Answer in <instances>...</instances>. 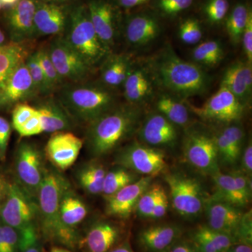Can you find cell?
<instances>
[{"instance_id": "6da1fadb", "label": "cell", "mask_w": 252, "mask_h": 252, "mask_svg": "<svg viewBox=\"0 0 252 252\" xmlns=\"http://www.w3.org/2000/svg\"><path fill=\"white\" fill-rule=\"evenodd\" d=\"M149 70L162 87L182 97L204 94L210 77L198 64L180 59L171 47L162 50L151 61Z\"/></svg>"}, {"instance_id": "836d02e7", "label": "cell", "mask_w": 252, "mask_h": 252, "mask_svg": "<svg viewBox=\"0 0 252 252\" xmlns=\"http://www.w3.org/2000/svg\"><path fill=\"white\" fill-rule=\"evenodd\" d=\"M224 56L223 48L217 41H207L201 43L193 49V59L198 64L213 67L222 61Z\"/></svg>"}, {"instance_id": "8d00e7d4", "label": "cell", "mask_w": 252, "mask_h": 252, "mask_svg": "<svg viewBox=\"0 0 252 252\" xmlns=\"http://www.w3.org/2000/svg\"><path fill=\"white\" fill-rule=\"evenodd\" d=\"M194 233L205 238L220 252L229 250L235 241L232 235L212 229L208 225L198 227Z\"/></svg>"}, {"instance_id": "816d5d0a", "label": "cell", "mask_w": 252, "mask_h": 252, "mask_svg": "<svg viewBox=\"0 0 252 252\" xmlns=\"http://www.w3.org/2000/svg\"><path fill=\"white\" fill-rule=\"evenodd\" d=\"M168 203L167 194L165 191H163L158 200L157 205L154 207L153 211L151 213L149 218L160 219L165 216L168 209Z\"/></svg>"}, {"instance_id": "2e32d148", "label": "cell", "mask_w": 252, "mask_h": 252, "mask_svg": "<svg viewBox=\"0 0 252 252\" xmlns=\"http://www.w3.org/2000/svg\"><path fill=\"white\" fill-rule=\"evenodd\" d=\"M152 177L144 176L117 193L105 197L106 212L109 216L127 218L135 209L142 194L152 183Z\"/></svg>"}, {"instance_id": "003e7915", "label": "cell", "mask_w": 252, "mask_h": 252, "mask_svg": "<svg viewBox=\"0 0 252 252\" xmlns=\"http://www.w3.org/2000/svg\"><path fill=\"white\" fill-rule=\"evenodd\" d=\"M2 4H1V3L0 2V10H1V8H2Z\"/></svg>"}, {"instance_id": "e7e4bbea", "label": "cell", "mask_w": 252, "mask_h": 252, "mask_svg": "<svg viewBox=\"0 0 252 252\" xmlns=\"http://www.w3.org/2000/svg\"><path fill=\"white\" fill-rule=\"evenodd\" d=\"M4 41H5V36L4 34H3L2 32L0 31V47L1 46H4Z\"/></svg>"}, {"instance_id": "74e56055", "label": "cell", "mask_w": 252, "mask_h": 252, "mask_svg": "<svg viewBox=\"0 0 252 252\" xmlns=\"http://www.w3.org/2000/svg\"><path fill=\"white\" fill-rule=\"evenodd\" d=\"M25 63L29 70L36 94H46L52 92L48 84L45 74L36 58L35 52L28 56Z\"/></svg>"}, {"instance_id": "7bdbcfd3", "label": "cell", "mask_w": 252, "mask_h": 252, "mask_svg": "<svg viewBox=\"0 0 252 252\" xmlns=\"http://www.w3.org/2000/svg\"><path fill=\"white\" fill-rule=\"evenodd\" d=\"M229 9L228 0H209L205 11L207 19L212 23H219L224 19Z\"/></svg>"}, {"instance_id": "5b68a950", "label": "cell", "mask_w": 252, "mask_h": 252, "mask_svg": "<svg viewBox=\"0 0 252 252\" xmlns=\"http://www.w3.org/2000/svg\"><path fill=\"white\" fill-rule=\"evenodd\" d=\"M34 199L18 183L8 184L0 205V220L17 230L21 250L38 241L39 208Z\"/></svg>"}, {"instance_id": "91938a15", "label": "cell", "mask_w": 252, "mask_h": 252, "mask_svg": "<svg viewBox=\"0 0 252 252\" xmlns=\"http://www.w3.org/2000/svg\"><path fill=\"white\" fill-rule=\"evenodd\" d=\"M233 252H252L251 245H246V244H242L239 245L234 249L232 250Z\"/></svg>"}, {"instance_id": "277c9868", "label": "cell", "mask_w": 252, "mask_h": 252, "mask_svg": "<svg viewBox=\"0 0 252 252\" xmlns=\"http://www.w3.org/2000/svg\"><path fill=\"white\" fill-rule=\"evenodd\" d=\"M110 88L94 84H76L62 88L58 99L75 122L91 124L115 107Z\"/></svg>"}, {"instance_id": "94428289", "label": "cell", "mask_w": 252, "mask_h": 252, "mask_svg": "<svg viewBox=\"0 0 252 252\" xmlns=\"http://www.w3.org/2000/svg\"><path fill=\"white\" fill-rule=\"evenodd\" d=\"M18 0H0L2 6H14L17 3Z\"/></svg>"}, {"instance_id": "c3c4849f", "label": "cell", "mask_w": 252, "mask_h": 252, "mask_svg": "<svg viewBox=\"0 0 252 252\" xmlns=\"http://www.w3.org/2000/svg\"><path fill=\"white\" fill-rule=\"evenodd\" d=\"M238 238L243 240L244 244L250 245L252 243V213L248 212L243 215L236 234Z\"/></svg>"}, {"instance_id": "d4e9b609", "label": "cell", "mask_w": 252, "mask_h": 252, "mask_svg": "<svg viewBox=\"0 0 252 252\" xmlns=\"http://www.w3.org/2000/svg\"><path fill=\"white\" fill-rule=\"evenodd\" d=\"M86 203L72 188L64 192L60 203V220L68 233L80 240L77 226L88 215Z\"/></svg>"}, {"instance_id": "6f0895ef", "label": "cell", "mask_w": 252, "mask_h": 252, "mask_svg": "<svg viewBox=\"0 0 252 252\" xmlns=\"http://www.w3.org/2000/svg\"><path fill=\"white\" fill-rule=\"evenodd\" d=\"M7 186L8 183H6L4 179L0 176V205L2 203L5 195H6Z\"/></svg>"}, {"instance_id": "db71d44e", "label": "cell", "mask_w": 252, "mask_h": 252, "mask_svg": "<svg viewBox=\"0 0 252 252\" xmlns=\"http://www.w3.org/2000/svg\"><path fill=\"white\" fill-rule=\"evenodd\" d=\"M118 3L122 7L126 9L135 7L144 3L147 2L149 0H117Z\"/></svg>"}, {"instance_id": "3957f363", "label": "cell", "mask_w": 252, "mask_h": 252, "mask_svg": "<svg viewBox=\"0 0 252 252\" xmlns=\"http://www.w3.org/2000/svg\"><path fill=\"white\" fill-rule=\"evenodd\" d=\"M69 181L56 169L46 167L37 194L39 219L43 236L52 243L74 249L80 243L63 228L60 220V203L64 192L70 188Z\"/></svg>"}, {"instance_id": "f35d334b", "label": "cell", "mask_w": 252, "mask_h": 252, "mask_svg": "<svg viewBox=\"0 0 252 252\" xmlns=\"http://www.w3.org/2000/svg\"><path fill=\"white\" fill-rule=\"evenodd\" d=\"M165 189L160 185H151L141 195L135 209L141 217H149Z\"/></svg>"}, {"instance_id": "7a4b0ae2", "label": "cell", "mask_w": 252, "mask_h": 252, "mask_svg": "<svg viewBox=\"0 0 252 252\" xmlns=\"http://www.w3.org/2000/svg\"><path fill=\"white\" fill-rule=\"evenodd\" d=\"M137 106L114 107L88 125L86 143L94 157L107 155L130 137L140 127Z\"/></svg>"}, {"instance_id": "5bb4252c", "label": "cell", "mask_w": 252, "mask_h": 252, "mask_svg": "<svg viewBox=\"0 0 252 252\" xmlns=\"http://www.w3.org/2000/svg\"><path fill=\"white\" fill-rule=\"evenodd\" d=\"M208 226L235 238L243 214L238 207L227 203L216 195L205 200Z\"/></svg>"}, {"instance_id": "b9f144b4", "label": "cell", "mask_w": 252, "mask_h": 252, "mask_svg": "<svg viewBox=\"0 0 252 252\" xmlns=\"http://www.w3.org/2000/svg\"><path fill=\"white\" fill-rule=\"evenodd\" d=\"M38 61L42 68L43 72L45 74L48 84L51 91L57 88L60 84H62L63 79L60 77L59 73L56 71L52 61L50 59L47 49H40L35 52Z\"/></svg>"}, {"instance_id": "603a6c76", "label": "cell", "mask_w": 252, "mask_h": 252, "mask_svg": "<svg viewBox=\"0 0 252 252\" xmlns=\"http://www.w3.org/2000/svg\"><path fill=\"white\" fill-rule=\"evenodd\" d=\"M220 86L226 88L242 103H246L252 95V64L241 61L233 63L225 70Z\"/></svg>"}, {"instance_id": "4dcf8cb0", "label": "cell", "mask_w": 252, "mask_h": 252, "mask_svg": "<svg viewBox=\"0 0 252 252\" xmlns=\"http://www.w3.org/2000/svg\"><path fill=\"white\" fill-rule=\"evenodd\" d=\"M27 57L26 50L18 44L0 47V95L14 69Z\"/></svg>"}, {"instance_id": "ee69618b", "label": "cell", "mask_w": 252, "mask_h": 252, "mask_svg": "<svg viewBox=\"0 0 252 252\" xmlns=\"http://www.w3.org/2000/svg\"><path fill=\"white\" fill-rule=\"evenodd\" d=\"M36 113L35 107H31L25 103L18 104L12 113V124L15 130L17 131Z\"/></svg>"}, {"instance_id": "9f6ffc18", "label": "cell", "mask_w": 252, "mask_h": 252, "mask_svg": "<svg viewBox=\"0 0 252 252\" xmlns=\"http://www.w3.org/2000/svg\"><path fill=\"white\" fill-rule=\"evenodd\" d=\"M109 252H134L131 249L130 245L126 242V243L119 245L117 248L112 249Z\"/></svg>"}, {"instance_id": "7c38bea8", "label": "cell", "mask_w": 252, "mask_h": 252, "mask_svg": "<svg viewBox=\"0 0 252 252\" xmlns=\"http://www.w3.org/2000/svg\"><path fill=\"white\" fill-rule=\"evenodd\" d=\"M195 114L210 122L230 123L238 121L243 114L244 104L223 86L211 96L201 107L190 104Z\"/></svg>"}, {"instance_id": "1f68e13d", "label": "cell", "mask_w": 252, "mask_h": 252, "mask_svg": "<svg viewBox=\"0 0 252 252\" xmlns=\"http://www.w3.org/2000/svg\"><path fill=\"white\" fill-rule=\"evenodd\" d=\"M157 108L158 112L164 116L174 125H188L190 117L187 106L175 97L163 94L158 98Z\"/></svg>"}, {"instance_id": "7402d4cb", "label": "cell", "mask_w": 252, "mask_h": 252, "mask_svg": "<svg viewBox=\"0 0 252 252\" xmlns=\"http://www.w3.org/2000/svg\"><path fill=\"white\" fill-rule=\"evenodd\" d=\"M36 94L26 63L20 64L10 76L1 95L0 105H8L31 98Z\"/></svg>"}, {"instance_id": "03108f58", "label": "cell", "mask_w": 252, "mask_h": 252, "mask_svg": "<svg viewBox=\"0 0 252 252\" xmlns=\"http://www.w3.org/2000/svg\"><path fill=\"white\" fill-rule=\"evenodd\" d=\"M223 252H233V251H232L231 249H229V250H225V251Z\"/></svg>"}, {"instance_id": "ab89813d", "label": "cell", "mask_w": 252, "mask_h": 252, "mask_svg": "<svg viewBox=\"0 0 252 252\" xmlns=\"http://www.w3.org/2000/svg\"><path fill=\"white\" fill-rule=\"evenodd\" d=\"M179 36L181 40L189 45H193L201 40L203 31L198 20L187 18L181 23Z\"/></svg>"}, {"instance_id": "bcb514c9", "label": "cell", "mask_w": 252, "mask_h": 252, "mask_svg": "<svg viewBox=\"0 0 252 252\" xmlns=\"http://www.w3.org/2000/svg\"><path fill=\"white\" fill-rule=\"evenodd\" d=\"M17 132L23 137L39 135L44 132L37 110L32 117H31L24 125L18 129Z\"/></svg>"}, {"instance_id": "cb8c5ba5", "label": "cell", "mask_w": 252, "mask_h": 252, "mask_svg": "<svg viewBox=\"0 0 252 252\" xmlns=\"http://www.w3.org/2000/svg\"><path fill=\"white\" fill-rule=\"evenodd\" d=\"M121 230L109 220H98L91 225L83 239L87 252H109L120 238Z\"/></svg>"}, {"instance_id": "f907efd6", "label": "cell", "mask_w": 252, "mask_h": 252, "mask_svg": "<svg viewBox=\"0 0 252 252\" xmlns=\"http://www.w3.org/2000/svg\"><path fill=\"white\" fill-rule=\"evenodd\" d=\"M232 177L234 179L235 184L240 190L248 200H250L252 195V186L250 182V179L244 174L236 172L232 173Z\"/></svg>"}, {"instance_id": "f5cc1de1", "label": "cell", "mask_w": 252, "mask_h": 252, "mask_svg": "<svg viewBox=\"0 0 252 252\" xmlns=\"http://www.w3.org/2000/svg\"><path fill=\"white\" fill-rule=\"evenodd\" d=\"M242 165H243L244 171L246 172L248 175H251L252 172V145L251 141L249 142L248 147H246L245 152H244Z\"/></svg>"}, {"instance_id": "52a82bcc", "label": "cell", "mask_w": 252, "mask_h": 252, "mask_svg": "<svg viewBox=\"0 0 252 252\" xmlns=\"http://www.w3.org/2000/svg\"><path fill=\"white\" fill-rule=\"evenodd\" d=\"M115 163L136 173L152 177L167 168L165 154L162 150L137 142L121 149L116 155Z\"/></svg>"}, {"instance_id": "d6a6232c", "label": "cell", "mask_w": 252, "mask_h": 252, "mask_svg": "<svg viewBox=\"0 0 252 252\" xmlns=\"http://www.w3.org/2000/svg\"><path fill=\"white\" fill-rule=\"evenodd\" d=\"M212 177L217 190L215 195L219 198L237 207L245 206L250 203L240 193L231 175H223L219 172Z\"/></svg>"}, {"instance_id": "6125c7cd", "label": "cell", "mask_w": 252, "mask_h": 252, "mask_svg": "<svg viewBox=\"0 0 252 252\" xmlns=\"http://www.w3.org/2000/svg\"><path fill=\"white\" fill-rule=\"evenodd\" d=\"M41 1H45V2L55 3V4H64L68 1H71V0H41Z\"/></svg>"}, {"instance_id": "9c48e42d", "label": "cell", "mask_w": 252, "mask_h": 252, "mask_svg": "<svg viewBox=\"0 0 252 252\" xmlns=\"http://www.w3.org/2000/svg\"><path fill=\"white\" fill-rule=\"evenodd\" d=\"M45 169L42 154L34 144L23 142L18 145L15 157L18 184L34 199L37 198Z\"/></svg>"}, {"instance_id": "11a10c76", "label": "cell", "mask_w": 252, "mask_h": 252, "mask_svg": "<svg viewBox=\"0 0 252 252\" xmlns=\"http://www.w3.org/2000/svg\"><path fill=\"white\" fill-rule=\"evenodd\" d=\"M170 252H198L195 248H192L187 243H179L172 246Z\"/></svg>"}, {"instance_id": "ac0fdd59", "label": "cell", "mask_w": 252, "mask_h": 252, "mask_svg": "<svg viewBox=\"0 0 252 252\" xmlns=\"http://www.w3.org/2000/svg\"><path fill=\"white\" fill-rule=\"evenodd\" d=\"M39 0H18L8 14V26L15 43L35 37L34 14Z\"/></svg>"}, {"instance_id": "be15d7a7", "label": "cell", "mask_w": 252, "mask_h": 252, "mask_svg": "<svg viewBox=\"0 0 252 252\" xmlns=\"http://www.w3.org/2000/svg\"><path fill=\"white\" fill-rule=\"evenodd\" d=\"M50 252H72L70 250H67V249L61 248H54L51 249Z\"/></svg>"}, {"instance_id": "d590c367", "label": "cell", "mask_w": 252, "mask_h": 252, "mask_svg": "<svg viewBox=\"0 0 252 252\" xmlns=\"http://www.w3.org/2000/svg\"><path fill=\"white\" fill-rule=\"evenodd\" d=\"M249 9L244 4H238L231 11L225 23L227 32L233 44H239L248 19Z\"/></svg>"}, {"instance_id": "ffe728a7", "label": "cell", "mask_w": 252, "mask_h": 252, "mask_svg": "<svg viewBox=\"0 0 252 252\" xmlns=\"http://www.w3.org/2000/svg\"><path fill=\"white\" fill-rule=\"evenodd\" d=\"M160 31L158 21L149 14L130 16L124 26L126 40L134 47H142L152 42L159 35Z\"/></svg>"}, {"instance_id": "4fadbf2b", "label": "cell", "mask_w": 252, "mask_h": 252, "mask_svg": "<svg viewBox=\"0 0 252 252\" xmlns=\"http://www.w3.org/2000/svg\"><path fill=\"white\" fill-rule=\"evenodd\" d=\"M84 141L69 131L54 132L46 146V156L55 167L65 170L77 160Z\"/></svg>"}, {"instance_id": "d6986e66", "label": "cell", "mask_w": 252, "mask_h": 252, "mask_svg": "<svg viewBox=\"0 0 252 252\" xmlns=\"http://www.w3.org/2000/svg\"><path fill=\"white\" fill-rule=\"evenodd\" d=\"M139 128L141 140L149 145L171 146L177 139L175 125L160 113L149 115Z\"/></svg>"}, {"instance_id": "8992f818", "label": "cell", "mask_w": 252, "mask_h": 252, "mask_svg": "<svg viewBox=\"0 0 252 252\" xmlns=\"http://www.w3.org/2000/svg\"><path fill=\"white\" fill-rule=\"evenodd\" d=\"M64 33V40L92 68L101 64L111 54L94 31L87 5H78L69 9Z\"/></svg>"}, {"instance_id": "e575fe53", "label": "cell", "mask_w": 252, "mask_h": 252, "mask_svg": "<svg viewBox=\"0 0 252 252\" xmlns=\"http://www.w3.org/2000/svg\"><path fill=\"white\" fill-rule=\"evenodd\" d=\"M137 180L138 177L130 170L119 166L106 173L102 186V193L105 197L109 196Z\"/></svg>"}, {"instance_id": "4316f807", "label": "cell", "mask_w": 252, "mask_h": 252, "mask_svg": "<svg viewBox=\"0 0 252 252\" xmlns=\"http://www.w3.org/2000/svg\"><path fill=\"white\" fill-rule=\"evenodd\" d=\"M152 76L147 68L132 67L123 84L124 96L129 103L137 106L150 97L153 89Z\"/></svg>"}, {"instance_id": "44dd1931", "label": "cell", "mask_w": 252, "mask_h": 252, "mask_svg": "<svg viewBox=\"0 0 252 252\" xmlns=\"http://www.w3.org/2000/svg\"><path fill=\"white\" fill-rule=\"evenodd\" d=\"M40 118L43 131L46 132L69 131L75 127V122L54 97H47L35 107Z\"/></svg>"}, {"instance_id": "60d3db41", "label": "cell", "mask_w": 252, "mask_h": 252, "mask_svg": "<svg viewBox=\"0 0 252 252\" xmlns=\"http://www.w3.org/2000/svg\"><path fill=\"white\" fill-rule=\"evenodd\" d=\"M21 237L17 230L0 220V252H20Z\"/></svg>"}, {"instance_id": "f6af8a7d", "label": "cell", "mask_w": 252, "mask_h": 252, "mask_svg": "<svg viewBox=\"0 0 252 252\" xmlns=\"http://www.w3.org/2000/svg\"><path fill=\"white\" fill-rule=\"evenodd\" d=\"M193 0H159V9L164 14L175 15L188 9L193 4Z\"/></svg>"}, {"instance_id": "e0dca14e", "label": "cell", "mask_w": 252, "mask_h": 252, "mask_svg": "<svg viewBox=\"0 0 252 252\" xmlns=\"http://www.w3.org/2000/svg\"><path fill=\"white\" fill-rule=\"evenodd\" d=\"M69 11L64 4L39 0L34 18L35 36L59 35L64 33Z\"/></svg>"}, {"instance_id": "30bf717a", "label": "cell", "mask_w": 252, "mask_h": 252, "mask_svg": "<svg viewBox=\"0 0 252 252\" xmlns=\"http://www.w3.org/2000/svg\"><path fill=\"white\" fill-rule=\"evenodd\" d=\"M165 180L170 188L172 206L181 216L193 217L202 212L205 200L196 180L177 173L167 175Z\"/></svg>"}, {"instance_id": "9a60e30c", "label": "cell", "mask_w": 252, "mask_h": 252, "mask_svg": "<svg viewBox=\"0 0 252 252\" xmlns=\"http://www.w3.org/2000/svg\"><path fill=\"white\" fill-rule=\"evenodd\" d=\"M87 7L94 31L104 45L111 51L118 34L115 8L106 0H91Z\"/></svg>"}, {"instance_id": "680465c9", "label": "cell", "mask_w": 252, "mask_h": 252, "mask_svg": "<svg viewBox=\"0 0 252 252\" xmlns=\"http://www.w3.org/2000/svg\"><path fill=\"white\" fill-rule=\"evenodd\" d=\"M20 252H41L40 245L39 243V240L35 243L28 246L27 248L23 249Z\"/></svg>"}, {"instance_id": "484cf974", "label": "cell", "mask_w": 252, "mask_h": 252, "mask_svg": "<svg viewBox=\"0 0 252 252\" xmlns=\"http://www.w3.org/2000/svg\"><path fill=\"white\" fill-rule=\"evenodd\" d=\"M180 233V228L176 225H153L140 232L139 242L147 251L165 252L175 245Z\"/></svg>"}, {"instance_id": "83f0119b", "label": "cell", "mask_w": 252, "mask_h": 252, "mask_svg": "<svg viewBox=\"0 0 252 252\" xmlns=\"http://www.w3.org/2000/svg\"><path fill=\"white\" fill-rule=\"evenodd\" d=\"M243 136L241 127L230 126L215 137L218 158L224 163L233 165L238 161L241 154Z\"/></svg>"}, {"instance_id": "8fae6325", "label": "cell", "mask_w": 252, "mask_h": 252, "mask_svg": "<svg viewBox=\"0 0 252 252\" xmlns=\"http://www.w3.org/2000/svg\"><path fill=\"white\" fill-rule=\"evenodd\" d=\"M48 54L63 80L76 84L84 82L93 68L64 40L58 36L51 41Z\"/></svg>"}, {"instance_id": "f1b7e54d", "label": "cell", "mask_w": 252, "mask_h": 252, "mask_svg": "<svg viewBox=\"0 0 252 252\" xmlns=\"http://www.w3.org/2000/svg\"><path fill=\"white\" fill-rule=\"evenodd\" d=\"M132 67L128 56L111 53L101 63V79L107 87H119L124 84Z\"/></svg>"}, {"instance_id": "ba28073f", "label": "cell", "mask_w": 252, "mask_h": 252, "mask_svg": "<svg viewBox=\"0 0 252 252\" xmlns=\"http://www.w3.org/2000/svg\"><path fill=\"white\" fill-rule=\"evenodd\" d=\"M184 154L192 166L212 176L220 172L215 137L203 130H190L186 133Z\"/></svg>"}, {"instance_id": "681fc988", "label": "cell", "mask_w": 252, "mask_h": 252, "mask_svg": "<svg viewBox=\"0 0 252 252\" xmlns=\"http://www.w3.org/2000/svg\"><path fill=\"white\" fill-rule=\"evenodd\" d=\"M11 135V126L7 120L0 116V157L4 158Z\"/></svg>"}, {"instance_id": "7dc6e473", "label": "cell", "mask_w": 252, "mask_h": 252, "mask_svg": "<svg viewBox=\"0 0 252 252\" xmlns=\"http://www.w3.org/2000/svg\"><path fill=\"white\" fill-rule=\"evenodd\" d=\"M241 41H243V49L246 55L249 64H252V12L249 9L248 19L246 26L244 30Z\"/></svg>"}, {"instance_id": "f546056e", "label": "cell", "mask_w": 252, "mask_h": 252, "mask_svg": "<svg viewBox=\"0 0 252 252\" xmlns=\"http://www.w3.org/2000/svg\"><path fill=\"white\" fill-rule=\"evenodd\" d=\"M107 172L102 164L91 160L78 168L76 177L81 188L86 193L97 195L102 193V186Z\"/></svg>"}]
</instances>
